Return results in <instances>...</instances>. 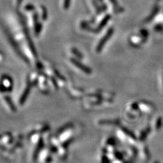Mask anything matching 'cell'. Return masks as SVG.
Wrapping results in <instances>:
<instances>
[{
    "instance_id": "obj_8",
    "label": "cell",
    "mask_w": 163,
    "mask_h": 163,
    "mask_svg": "<svg viewBox=\"0 0 163 163\" xmlns=\"http://www.w3.org/2000/svg\"><path fill=\"white\" fill-rule=\"evenodd\" d=\"M22 3V0H17V6H20V4Z\"/></svg>"
},
{
    "instance_id": "obj_5",
    "label": "cell",
    "mask_w": 163,
    "mask_h": 163,
    "mask_svg": "<svg viewBox=\"0 0 163 163\" xmlns=\"http://www.w3.org/2000/svg\"><path fill=\"white\" fill-rule=\"evenodd\" d=\"M42 20H46L48 18V12H47V9L45 8L44 6H42Z\"/></svg>"
},
{
    "instance_id": "obj_2",
    "label": "cell",
    "mask_w": 163,
    "mask_h": 163,
    "mask_svg": "<svg viewBox=\"0 0 163 163\" xmlns=\"http://www.w3.org/2000/svg\"><path fill=\"white\" fill-rule=\"evenodd\" d=\"M71 61H72V63L73 64V65L76 66L77 67H78L79 69H80V70H82L85 73H91V70L88 67L84 65L83 63H82L81 62L79 61L78 60H77V59L72 58L71 59Z\"/></svg>"
},
{
    "instance_id": "obj_1",
    "label": "cell",
    "mask_w": 163,
    "mask_h": 163,
    "mask_svg": "<svg viewBox=\"0 0 163 163\" xmlns=\"http://www.w3.org/2000/svg\"><path fill=\"white\" fill-rule=\"evenodd\" d=\"M22 17V16H21V14H20V18H21V22H22V24H23V26H24V31H25V35H26V38L27 39V40H28L29 48H30V49L31 50L32 53L33 54L34 56H35V57H37V56H38V54H37V52H36L35 48V46H34V45H33V42H32V41L31 40L30 35H29V30H28V29H27V27H26V24L25 23L24 18Z\"/></svg>"
},
{
    "instance_id": "obj_7",
    "label": "cell",
    "mask_w": 163,
    "mask_h": 163,
    "mask_svg": "<svg viewBox=\"0 0 163 163\" xmlns=\"http://www.w3.org/2000/svg\"><path fill=\"white\" fill-rule=\"evenodd\" d=\"M70 3H71V0H64V3H63L64 9L67 10L70 6Z\"/></svg>"
},
{
    "instance_id": "obj_4",
    "label": "cell",
    "mask_w": 163,
    "mask_h": 163,
    "mask_svg": "<svg viewBox=\"0 0 163 163\" xmlns=\"http://www.w3.org/2000/svg\"><path fill=\"white\" fill-rule=\"evenodd\" d=\"M72 52H73V54L75 55L76 57H78V59L83 58V54H82L80 52H79L76 49H75V48H73V49H72Z\"/></svg>"
},
{
    "instance_id": "obj_9",
    "label": "cell",
    "mask_w": 163,
    "mask_h": 163,
    "mask_svg": "<svg viewBox=\"0 0 163 163\" xmlns=\"http://www.w3.org/2000/svg\"><path fill=\"white\" fill-rule=\"evenodd\" d=\"M100 1H102V0H100Z\"/></svg>"
},
{
    "instance_id": "obj_3",
    "label": "cell",
    "mask_w": 163,
    "mask_h": 163,
    "mask_svg": "<svg viewBox=\"0 0 163 163\" xmlns=\"http://www.w3.org/2000/svg\"><path fill=\"white\" fill-rule=\"evenodd\" d=\"M34 27H35V34L36 36L40 35L41 31L42 29V25L39 22V18L38 13H35L33 15Z\"/></svg>"
},
{
    "instance_id": "obj_6",
    "label": "cell",
    "mask_w": 163,
    "mask_h": 163,
    "mask_svg": "<svg viewBox=\"0 0 163 163\" xmlns=\"http://www.w3.org/2000/svg\"><path fill=\"white\" fill-rule=\"evenodd\" d=\"M25 9L27 11H33L35 10V6H34L33 4H29L26 5V6L25 7Z\"/></svg>"
}]
</instances>
